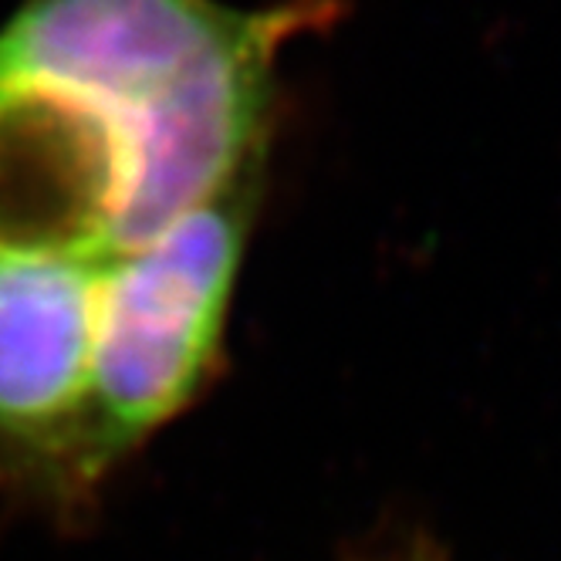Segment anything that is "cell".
Wrapping results in <instances>:
<instances>
[{
	"mask_svg": "<svg viewBox=\"0 0 561 561\" xmlns=\"http://www.w3.org/2000/svg\"><path fill=\"white\" fill-rule=\"evenodd\" d=\"M339 0L244 11L220 0H27L0 31V71L99 112L118 146L108 254H129L261 176L285 48Z\"/></svg>",
	"mask_w": 561,
	"mask_h": 561,
	"instance_id": "1",
	"label": "cell"
},
{
	"mask_svg": "<svg viewBox=\"0 0 561 561\" xmlns=\"http://www.w3.org/2000/svg\"><path fill=\"white\" fill-rule=\"evenodd\" d=\"M254 196L257 176L105 264L89 399L65 450L75 470L99 473L207 379Z\"/></svg>",
	"mask_w": 561,
	"mask_h": 561,
	"instance_id": "2",
	"label": "cell"
},
{
	"mask_svg": "<svg viewBox=\"0 0 561 561\" xmlns=\"http://www.w3.org/2000/svg\"><path fill=\"white\" fill-rule=\"evenodd\" d=\"M108 261L85 251H0V439L68 450L89 399Z\"/></svg>",
	"mask_w": 561,
	"mask_h": 561,
	"instance_id": "3",
	"label": "cell"
},
{
	"mask_svg": "<svg viewBox=\"0 0 561 561\" xmlns=\"http://www.w3.org/2000/svg\"><path fill=\"white\" fill-rule=\"evenodd\" d=\"M118 149L75 95L0 71V251L108 254Z\"/></svg>",
	"mask_w": 561,
	"mask_h": 561,
	"instance_id": "4",
	"label": "cell"
},
{
	"mask_svg": "<svg viewBox=\"0 0 561 561\" xmlns=\"http://www.w3.org/2000/svg\"><path fill=\"white\" fill-rule=\"evenodd\" d=\"M420 561H426V558H420Z\"/></svg>",
	"mask_w": 561,
	"mask_h": 561,
	"instance_id": "5",
	"label": "cell"
}]
</instances>
